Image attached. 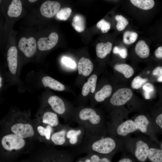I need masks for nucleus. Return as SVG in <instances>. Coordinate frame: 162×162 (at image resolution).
<instances>
[{
    "mask_svg": "<svg viewBox=\"0 0 162 162\" xmlns=\"http://www.w3.org/2000/svg\"><path fill=\"white\" fill-rule=\"evenodd\" d=\"M41 81L45 87H48L54 90L62 91L65 89L64 86L62 83L50 76L44 77Z\"/></svg>",
    "mask_w": 162,
    "mask_h": 162,
    "instance_id": "obj_18",
    "label": "nucleus"
},
{
    "mask_svg": "<svg viewBox=\"0 0 162 162\" xmlns=\"http://www.w3.org/2000/svg\"><path fill=\"white\" fill-rule=\"evenodd\" d=\"M60 6V4L57 2L46 1L41 5L40 12L43 16L47 18H51L56 14Z\"/></svg>",
    "mask_w": 162,
    "mask_h": 162,
    "instance_id": "obj_11",
    "label": "nucleus"
},
{
    "mask_svg": "<svg viewBox=\"0 0 162 162\" xmlns=\"http://www.w3.org/2000/svg\"></svg>",
    "mask_w": 162,
    "mask_h": 162,
    "instance_id": "obj_44",
    "label": "nucleus"
},
{
    "mask_svg": "<svg viewBox=\"0 0 162 162\" xmlns=\"http://www.w3.org/2000/svg\"><path fill=\"white\" fill-rule=\"evenodd\" d=\"M112 87L109 84L104 86L94 95V99L98 102H101L109 97L111 94L112 91Z\"/></svg>",
    "mask_w": 162,
    "mask_h": 162,
    "instance_id": "obj_23",
    "label": "nucleus"
},
{
    "mask_svg": "<svg viewBox=\"0 0 162 162\" xmlns=\"http://www.w3.org/2000/svg\"><path fill=\"white\" fill-rule=\"evenodd\" d=\"M97 76L95 74L91 75L88 79L87 81L83 85L82 91L83 96H86L91 92L94 93L95 90Z\"/></svg>",
    "mask_w": 162,
    "mask_h": 162,
    "instance_id": "obj_19",
    "label": "nucleus"
},
{
    "mask_svg": "<svg viewBox=\"0 0 162 162\" xmlns=\"http://www.w3.org/2000/svg\"></svg>",
    "mask_w": 162,
    "mask_h": 162,
    "instance_id": "obj_45",
    "label": "nucleus"
},
{
    "mask_svg": "<svg viewBox=\"0 0 162 162\" xmlns=\"http://www.w3.org/2000/svg\"><path fill=\"white\" fill-rule=\"evenodd\" d=\"M96 26L98 28L100 29L102 33H106L108 32L110 29L111 24L110 22L103 19L97 23Z\"/></svg>",
    "mask_w": 162,
    "mask_h": 162,
    "instance_id": "obj_32",
    "label": "nucleus"
},
{
    "mask_svg": "<svg viewBox=\"0 0 162 162\" xmlns=\"http://www.w3.org/2000/svg\"><path fill=\"white\" fill-rule=\"evenodd\" d=\"M67 162H72V160H70V161H69Z\"/></svg>",
    "mask_w": 162,
    "mask_h": 162,
    "instance_id": "obj_43",
    "label": "nucleus"
},
{
    "mask_svg": "<svg viewBox=\"0 0 162 162\" xmlns=\"http://www.w3.org/2000/svg\"><path fill=\"white\" fill-rule=\"evenodd\" d=\"M93 68V64L89 58L83 57L79 60L78 70L79 74L84 76H88L92 72Z\"/></svg>",
    "mask_w": 162,
    "mask_h": 162,
    "instance_id": "obj_17",
    "label": "nucleus"
},
{
    "mask_svg": "<svg viewBox=\"0 0 162 162\" xmlns=\"http://www.w3.org/2000/svg\"><path fill=\"white\" fill-rule=\"evenodd\" d=\"M108 133L120 138H124L138 131L137 127L133 120L128 119L122 122L107 125Z\"/></svg>",
    "mask_w": 162,
    "mask_h": 162,
    "instance_id": "obj_5",
    "label": "nucleus"
},
{
    "mask_svg": "<svg viewBox=\"0 0 162 162\" xmlns=\"http://www.w3.org/2000/svg\"><path fill=\"white\" fill-rule=\"evenodd\" d=\"M22 10V5L20 0H13L9 5L7 12L9 16L16 17L21 14Z\"/></svg>",
    "mask_w": 162,
    "mask_h": 162,
    "instance_id": "obj_21",
    "label": "nucleus"
},
{
    "mask_svg": "<svg viewBox=\"0 0 162 162\" xmlns=\"http://www.w3.org/2000/svg\"><path fill=\"white\" fill-rule=\"evenodd\" d=\"M18 46L20 50L28 57L33 56L37 49V44L35 38L30 37L28 38H21L19 40Z\"/></svg>",
    "mask_w": 162,
    "mask_h": 162,
    "instance_id": "obj_9",
    "label": "nucleus"
},
{
    "mask_svg": "<svg viewBox=\"0 0 162 162\" xmlns=\"http://www.w3.org/2000/svg\"><path fill=\"white\" fill-rule=\"evenodd\" d=\"M85 133L84 129L81 126L74 128L68 124H63L52 134L51 142L56 146L76 147L82 142Z\"/></svg>",
    "mask_w": 162,
    "mask_h": 162,
    "instance_id": "obj_3",
    "label": "nucleus"
},
{
    "mask_svg": "<svg viewBox=\"0 0 162 162\" xmlns=\"http://www.w3.org/2000/svg\"><path fill=\"white\" fill-rule=\"evenodd\" d=\"M44 124L43 126L40 125L38 126L37 130L40 135L46 142L51 143V137L55 131V129L49 125Z\"/></svg>",
    "mask_w": 162,
    "mask_h": 162,
    "instance_id": "obj_24",
    "label": "nucleus"
},
{
    "mask_svg": "<svg viewBox=\"0 0 162 162\" xmlns=\"http://www.w3.org/2000/svg\"><path fill=\"white\" fill-rule=\"evenodd\" d=\"M115 19L117 21L116 26L117 29L119 31L123 30L126 26L128 24V20L121 15H116L115 17Z\"/></svg>",
    "mask_w": 162,
    "mask_h": 162,
    "instance_id": "obj_30",
    "label": "nucleus"
},
{
    "mask_svg": "<svg viewBox=\"0 0 162 162\" xmlns=\"http://www.w3.org/2000/svg\"><path fill=\"white\" fill-rule=\"evenodd\" d=\"M133 95L132 91L129 88H120L113 94L110 100V103L116 106L123 105L130 100Z\"/></svg>",
    "mask_w": 162,
    "mask_h": 162,
    "instance_id": "obj_8",
    "label": "nucleus"
},
{
    "mask_svg": "<svg viewBox=\"0 0 162 162\" xmlns=\"http://www.w3.org/2000/svg\"><path fill=\"white\" fill-rule=\"evenodd\" d=\"M114 53H118L122 58H125L128 56L127 50L124 47H120L117 46H114L113 50Z\"/></svg>",
    "mask_w": 162,
    "mask_h": 162,
    "instance_id": "obj_34",
    "label": "nucleus"
},
{
    "mask_svg": "<svg viewBox=\"0 0 162 162\" xmlns=\"http://www.w3.org/2000/svg\"><path fill=\"white\" fill-rule=\"evenodd\" d=\"M120 139L124 148L133 153L138 161L144 162L147 159L149 147L152 142L149 138L142 135L134 138L128 136Z\"/></svg>",
    "mask_w": 162,
    "mask_h": 162,
    "instance_id": "obj_4",
    "label": "nucleus"
},
{
    "mask_svg": "<svg viewBox=\"0 0 162 162\" xmlns=\"http://www.w3.org/2000/svg\"><path fill=\"white\" fill-rule=\"evenodd\" d=\"M1 143L3 147L9 151L20 149L24 146L26 144L23 138L14 134L3 136L2 139Z\"/></svg>",
    "mask_w": 162,
    "mask_h": 162,
    "instance_id": "obj_7",
    "label": "nucleus"
},
{
    "mask_svg": "<svg viewBox=\"0 0 162 162\" xmlns=\"http://www.w3.org/2000/svg\"><path fill=\"white\" fill-rule=\"evenodd\" d=\"M158 81L160 82H162V76H160L158 77Z\"/></svg>",
    "mask_w": 162,
    "mask_h": 162,
    "instance_id": "obj_40",
    "label": "nucleus"
},
{
    "mask_svg": "<svg viewBox=\"0 0 162 162\" xmlns=\"http://www.w3.org/2000/svg\"><path fill=\"white\" fill-rule=\"evenodd\" d=\"M63 63L68 67L74 68L76 66L75 62L70 58L64 57L62 59Z\"/></svg>",
    "mask_w": 162,
    "mask_h": 162,
    "instance_id": "obj_35",
    "label": "nucleus"
},
{
    "mask_svg": "<svg viewBox=\"0 0 162 162\" xmlns=\"http://www.w3.org/2000/svg\"><path fill=\"white\" fill-rule=\"evenodd\" d=\"M144 91V96L146 99L151 98V94L154 90L153 85L150 83H147L144 84L142 87Z\"/></svg>",
    "mask_w": 162,
    "mask_h": 162,
    "instance_id": "obj_33",
    "label": "nucleus"
},
{
    "mask_svg": "<svg viewBox=\"0 0 162 162\" xmlns=\"http://www.w3.org/2000/svg\"><path fill=\"white\" fill-rule=\"evenodd\" d=\"M82 160L84 162H92L88 155L87 157Z\"/></svg>",
    "mask_w": 162,
    "mask_h": 162,
    "instance_id": "obj_39",
    "label": "nucleus"
},
{
    "mask_svg": "<svg viewBox=\"0 0 162 162\" xmlns=\"http://www.w3.org/2000/svg\"><path fill=\"white\" fill-rule=\"evenodd\" d=\"M148 80L147 78H142L140 76L135 77L131 82V86L134 89H138L140 88Z\"/></svg>",
    "mask_w": 162,
    "mask_h": 162,
    "instance_id": "obj_31",
    "label": "nucleus"
},
{
    "mask_svg": "<svg viewBox=\"0 0 162 162\" xmlns=\"http://www.w3.org/2000/svg\"><path fill=\"white\" fill-rule=\"evenodd\" d=\"M72 25L77 32H82L84 31L86 28L85 19L81 15H76L73 18Z\"/></svg>",
    "mask_w": 162,
    "mask_h": 162,
    "instance_id": "obj_25",
    "label": "nucleus"
},
{
    "mask_svg": "<svg viewBox=\"0 0 162 162\" xmlns=\"http://www.w3.org/2000/svg\"><path fill=\"white\" fill-rule=\"evenodd\" d=\"M58 39V36L57 33L52 32L47 38L42 37L39 39L37 43L38 48L41 51L50 50L56 46Z\"/></svg>",
    "mask_w": 162,
    "mask_h": 162,
    "instance_id": "obj_13",
    "label": "nucleus"
},
{
    "mask_svg": "<svg viewBox=\"0 0 162 162\" xmlns=\"http://www.w3.org/2000/svg\"><path fill=\"white\" fill-rule=\"evenodd\" d=\"M42 119L43 123L50 126L54 129L55 131L58 130L62 125L59 122L57 114L54 112L48 111L45 112Z\"/></svg>",
    "mask_w": 162,
    "mask_h": 162,
    "instance_id": "obj_14",
    "label": "nucleus"
},
{
    "mask_svg": "<svg viewBox=\"0 0 162 162\" xmlns=\"http://www.w3.org/2000/svg\"><path fill=\"white\" fill-rule=\"evenodd\" d=\"M72 10L70 8L66 7L59 10L56 14L57 19L62 20H66L70 17Z\"/></svg>",
    "mask_w": 162,
    "mask_h": 162,
    "instance_id": "obj_29",
    "label": "nucleus"
},
{
    "mask_svg": "<svg viewBox=\"0 0 162 162\" xmlns=\"http://www.w3.org/2000/svg\"><path fill=\"white\" fill-rule=\"evenodd\" d=\"M123 148L122 141L118 137L108 133L98 135L86 131L82 142L75 148V151L80 153H93L106 156Z\"/></svg>",
    "mask_w": 162,
    "mask_h": 162,
    "instance_id": "obj_1",
    "label": "nucleus"
},
{
    "mask_svg": "<svg viewBox=\"0 0 162 162\" xmlns=\"http://www.w3.org/2000/svg\"><path fill=\"white\" fill-rule=\"evenodd\" d=\"M37 1V0H29V1L30 2H35L36 1Z\"/></svg>",
    "mask_w": 162,
    "mask_h": 162,
    "instance_id": "obj_42",
    "label": "nucleus"
},
{
    "mask_svg": "<svg viewBox=\"0 0 162 162\" xmlns=\"http://www.w3.org/2000/svg\"><path fill=\"white\" fill-rule=\"evenodd\" d=\"M48 103L54 112L57 114L63 116L65 119L64 116L67 112V108L61 98L57 96H52L48 99Z\"/></svg>",
    "mask_w": 162,
    "mask_h": 162,
    "instance_id": "obj_12",
    "label": "nucleus"
},
{
    "mask_svg": "<svg viewBox=\"0 0 162 162\" xmlns=\"http://www.w3.org/2000/svg\"><path fill=\"white\" fill-rule=\"evenodd\" d=\"M74 120L84 128L86 132L98 135L108 134L106 124L101 116L92 108L81 109L76 114Z\"/></svg>",
    "mask_w": 162,
    "mask_h": 162,
    "instance_id": "obj_2",
    "label": "nucleus"
},
{
    "mask_svg": "<svg viewBox=\"0 0 162 162\" xmlns=\"http://www.w3.org/2000/svg\"><path fill=\"white\" fill-rule=\"evenodd\" d=\"M137 37V33L128 30L125 31L123 34V41L125 44L130 45L136 41Z\"/></svg>",
    "mask_w": 162,
    "mask_h": 162,
    "instance_id": "obj_28",
    "label": "nucleus"
},
{
    "mask_svg": "<svg viewBox=\"0 0 162 162\" xmlns=\"http://www.w3.org/2000/svg\"><path fill=\"white\" fill-rule=\"evenodd\" d=\"M162 143L160 145L155 142L151 143L147 158L151 162H162Z\"/></svg>",
    "mask_w": 162,
    "mask_h": 162,
    "instance_id": "obj_15",
    "label": "nucleus"
},
{
    "mask_svg": "<svg viewBox=\"0 0 162 162\" xmlns=\"http://www.w3.org/2000/svg\"><path fill=\"white\" fill-rule=\"evenodd\" d=\"M112 46V43L110 42L106 43H98L96 48L97 56L100 58H104L108 54L110 53Z\"/></svg>",
    "mask_w": 162,
    "mask_h": 162,
    "instance_id": "obj_20",
    "label": "nucleus"
},
{
    "mask_svg": "<svg viewBox=\"0 0 162 162\" xmlns=\"http://www.w3.org/2000/svg\"><path fill=\"white\" fill-rule=\"evenodd\" d=\"M135 51L136 54L142 58H146L149 55V47L143 40H140L137 42L135 46Z\"/></svg>",
    "mask_w": 162,
    "mask_h": 162,
    "instance_id": "obj_22",
    "label": "nucleus"
},
{
    "mask_svg": "<svg viewBox=\"0 0 162 162\" xmlns=\"http://www.w3.org/2000/svg\"><path fill=\"white\" fill-rule=\"evenodd\" d=\"M10 129L14 134L22 138L32 137L34 134L32 126L28 123L15 124L11 126Z\"/></svg>",
    "mask_w": 162,
    "mask_h": 162,
    "instance_id": "obj_10",
    "label": "nucleus"
},
{
    "mask_svg": "<svg viewBox=\"0 0 162 162\" xmlns=\"http://www.w3.org/2000/svg\"><path fill=\"white\" fill-rule=\"evenodd\" d=\"M155 56L159 58H162V47H158L155 51L154 52Z\"/></svg>",
    "mask_w": 162,
    "mask_h": 162,
    "instance_id": "obj_37",
    "label": "nucleus"
},
{
    "mask_svg": "<svg viewBox=\"0 0 162 162\" xmlns=\"http://www.w3.org/2000/svg\"><path fill=\"white\" fill-rule=\"evenodd\" d=\"M116 71L123 74L124 77L128 78L134 74V71L133 68L128 64L124 63L117 64L114 66Z\"/></svg>",
    "mask_w": 162,
    "mask_h": 162,
    "instance_id": "obj_26",
    "label": "nucleus"
},
{
    "mask_svg": "<svg viewBox=\"0 0 162 162\" xmlns=\"http://www.w3.org/2000/svg\"><path fill=\"white\" fill-rule=\"evenodd\" d=\"M2 78L0 75V88H1L2 86Z\"/></svg>",
    "mask_w": 162,
    "mask_h": 162,
    "instance_id": "obj_41",
    "label": "nucleus"
},
{
    "mask_svg": "<svg viewBox=\"0 0 162 162\" xmlns=\"http://www.w3.org/2000/svg\"><path fill=\"white\" fill-rule=\"evenodd\" d=\"M17 50L14 46L11 47L7 53V61L9 70L13 74H16L17 67Z\"/></svg>",
    "mask_w": 162,
    "mask_h": 162,
    "instance_id": "obj_16",
    "label": "nucleus"
},
{
    "mask_svg": "<svg viewBox=\"0 0 162 162\" xmlns=\"http://www.w3.org/2000/svg\"><path fill=\"white\" fill-rule=\"evenodd\" d=\"M135 6L144 10H148L152 8L154 5L153 0H130Z\"/></svg>",
    "mask_w": 162,
    "mask_h": 162,
    "instance_id": "obj_27",
    "label": "nucleus"
},
{
    "mask_svg": "<svg viewBox=\"0 0 162 162\" xmlns=\"http://www.w3.org/2000/svg\"><path fill=\"white\" fill-rule=\"evenodd\" d=\"M153 74L154 76H157L158 77L162 76V67L158 66L155 68L153 70Z\"/></svg>",
    "mask_w": 162,
    "mask_h": 162,
    "instance_id": "obj_36",
    "label": "nucleus"
},
{
    "mask_svg": "<svg viewBox=\"0 0 162 162\" xmlns=\"http://www.w3.org/2000/svg\"><path fill=\"white\" fill-rule=\"evenodd\" d=\"M118 162H134L130 158H124L121 159Z\"/></svg>",
    "mask_w": 162,
    "mask_h": 162,
    "instance_id": "obj_38",
    "label": "nucleus"
},
{
    "mask_svg": "<svg viewBox=\"0 0 162 162\" xmlns=\"http://www.w3.org/2000/svg\"><path fill=\"white\" fill-rule=\"evenodd\" d=\"M136 124L138 130L147 136L152 142L160 144L156 134L157 131L153 121H151L146 116L140 115L133 120Z\"/></svg>",
    "mask_w": 162,
    "mask_h": 162,
    "instance_id": "obj_6",
    "label": "nucleus"
}]
</instances>
